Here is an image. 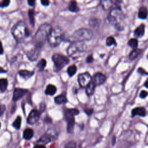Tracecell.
<instances>
[{
  "label": "cell",
  "mask_w": 148,
  "mask_h": 148,
  "mask_svg": "<svg viewBox=\"0 0 148 148\" xmlns=\"http://www.w3.org/2000/svg\"><path fill=\"white\" fill-rule=\"evenodd\" d=\"M124 15L120 8H115L111 9L108 16V20L118 30H123L124 28L123 20Z\"/></svg>",
  "instance_id": "cell-1"
},
{
  "label": "cell",
  "mask_w": 148,
  "mask_h": 148,
  "mask_svg": "<svg viewBox=\"0 0 148 148\" xmlns=\"http://www.w3.org/2000/svg\"><path fill=\"white\" fill-rule=\"evenodd\" d=\"M12 32L15 39L18 43L23 42L24 39L29 35V31L26 27V23L19 22L12 28Z\"/></svg>",
  "instance_id": "cell-2"
},
{
  "label": "cell",
  "mask_w": 148,
  "mask_h": 148,
  "mask_svg": "<svg viewBox=\"0 0 148 148\" xmlns=\"http://www.w3.org/2000/svg\"><path fill=\"white\" fill-rule=\"evenodd\" d=\"M87 45L83 42H73L68 47V54L73 59L81 57L86 52Z\"/></svg>",
  "instance_id": "cell-3"
},
{
  "label": "cell",
  "mask_w": 148,
  "mask_h": 148,
  "mask_svg": "<svg viewBox=\"0 0 148 148\" xmlns=\"http://www.w3.org/2000/svg\"><path fill=\"white\" fill-rule=\"evenodd\" d=\"M52 29V27L51 25L48 23H45L41 26L35 35L36 44L42 46V45L48 40V38Z\"/></svg>",
  "instance_id": "cell-4"
},
{
  "label": "cell",
  "mask_w": 148,
  "mask_h": 148,
  "mask_svg": "<svg viewBox=\"0 0 148 148\" xmlns=\"http://www.w3.org/2000/svg\"><path fill=\"white\" fill-rule=\"evenodd\" d=\"M64 39V33L60 28H52L48 38L49 44L52 47L58 46Z\"/></svg>",
  "instance_id": "cell-5"
},
{
  "label": "cell",
  "mask_w": 148,
  "mask_h": 148,
  "mask_svg": "<svg viewBox=\"0 0 148 148\" xmlns=\"http://www.w3.org/2000/svg\"><path fill=\"white\" fill-rule=\"evenodd\" d=\"M93 35L91 30L82 28L74 32L71 36V39L73 42H83L90 40Z\"/></svg>",
  "instance_id": "cell-6"
},
{
  "label": "cell",
  "mask_w": 148,
  "mask_h": 148,
  "mask_svg": "<svg viewBox=\"0 0 148 148\" xmlns=\"http://www.w3.org/2000/svg\"><path fill=\"white\" fill-rule=\"evenodd\" d=\"M52 60L54 63L55 71L61 70L69 61L67 57L59 53L54 54L52 56Z\"/></svg>",
  "instance_id": "cell-7"
},
{
  "label": "cell",
  "mask_w": 148,
  "mask_h": 148,
  "mask_svg": "<svg viewBox=\"0 0 148 148\" xmlns=\"http://www.w3.org/2000/svg\"><path fill=\"white\" fill-rule=\"evenodd\" d=\"M78 81L82 87H85L90 83L92 81V78L89 73L85 72L79 74Z\"/></svg>",
  "instance_id": "cell-8"
},
{
  "label": "cell",
  "mask_w": 148,
  "mask_h": 148,
  "mask_svg": "<svg viewBox=\"0 0 148 148\" xmlns=\"http://www.w3.org/2000/svg\"><path fill=\"white\" fill-rule=\"evenodd\" d=\"M42 46L36 44L35 46L27 53V57L30 61H35L38 58Z\"/></svg>",
  "instance_id": "cell-9"
},
{
  "label": "cell",
  "mask_w": 148,
  "mask_h": 148,
  "mask_svg": "<svg viewBox=\"0 0 148 148\" xmlns=\"http://www.w3.org/2000/svg\"><path fill=\"white\" fill-rule=\"evenodd\" d=\"M41 112L36 109H33L31 111L28 118L27 123L30 124H34L38 122L40 119Z\"/></svg>",
  "instance_id": "cell-10"
},
{
  "label": "cell",
  "mask_w": 148,
  "mask_h": 148,
  "mask_svg": "<svg viewBox=\"0 0 148 148\" xmlns=\"http://www.w3.org/2000/svg\"><path fill=\"white\" fill-rule=\"evenodd\" d=\"M119 3L120 2L118 1H109V0H106V1H101V5L104 10L107 11L110 9H112L115 8H120L119 5L118 4V3Z\"/></svg>",
  "instance_id": "cell-11"
},
{
  "label": "cell",
  "mask_w": 148,
  "mask_h": 148,
  "mask_svg": "<svg viewBox=\"0 0 148 148\" xmlns=\"http://www.w3.org/2000/svg\"><path fill=\"white\" fill-rule=\"evenodd\" d=\"M106 78L105 75L101 72H97L93 77L92 82L95 85V86H98L102 85L106 81Z\"/></svg>",
  "instance_id": "cell-12"
},
{
  "label": "cell",
  "mask_w": 148,
  "mask_h": 148,
  "mask_svg": "<svg viewBox=\"0 0 148 148\" xmlns=\"http://www.w3.org/2000/svg\"><path fill=\"white\" fill-rule=\"evenodd\" d=\"M65 118L67 122V131L69 133H72L75 126V119L74 116L70 115L67 113L64 112Z\"/></svg>",
  "instance_id": "cell-13"
},
{
  "label": "cell",
  "mask_w": 148,
  "mask_h": 148,
  "mask_svg": "<svg viewBox=\"0 0 148 148\" xmlns=\"http://www.w3.org/2000/svg\"><path fill=\"white\" fill-rule=\"evenodd\" d=\"M27 92H28V90L26 89H20V88L16 89L13 93V100L15 101H16L20 100L23 97H24L27 93Z\"/></svg>",
  "instance_id": "cell-14"
},
{
  "label": "cell",
  "mask_w": 148,
  "mask_h": 148,
  "mask_svg": "<svg viewBox=\"0 0 148 148\" xmlns=\"http://www.w3.org/2000/svg\"><path fill=\"white\" fill-rule=\"evenodd\" d=\"M146 109L143 107L135 108L132 110V112H131L132 117H134L137 115L144 117L146 116Z\"/></svg>",
  "instance_id": "cell-15"
},
{
  "label": "cell",
  "mask_w": 148,
  "mask_h": 148,
  "mask_svg": "<svg viewBox=\"0 0 148 148\" xmlns=\"http://www.w3.org/2000/svg\"><path fill=\"white\" fill-rule=\"evenodd\" d=\"M145 26L143 24H142L138 26L134 31V35L136 37H138V38H141L142 36H143L145 33Z\"/></svg>",
  "instance_id": "cell-16"
},
{
  "label": "cell",
  "mask_w": 148,
  "mask_h": 148,
  "mask_svg": "<svg viewBox=\"0 0 148 148\" xmlns=\"http://www.w3.org/2000/svg\"><path fill=\"white\" fill-rule=\"evenodd\" d=\"M19 73L21 77L25 79H27L31 78L34 75V72L28 70H21L19 71Z\"/></svg>",
  "instance_id": "cell-17"
},
{
  "label": "cell",
  "mask_w": 148,
  "mask_h": 148,
  "mask_svg": "<svg viewBox=\"0 0 148 148\" xmlns=\"http://www.w3.org/2000/svg\"><path fill=\"white\" fill-rule=\"evenodd\" d=\"M67 101H68V100H67V97L63 94L59 95V96H57L54 99L55 103L58 104V105L65 104L67 102Z\"/></svg>",
  "instance_id": "cell-18"
},
{
  "label": "cell",
  "mask_w": 148,
  "mask_h": 148,
  "mask_svg": "<svg viewBox=\"0 0 148 148\" xmlns=\"http://www.w3.org/2000/svg\"><path fill=\"white\" fill-rule=\"evenodd\" d=\"M57 91V88L53 85H49L45 90V94L49 96L54 95Z\"/></svg>",
  "instance_id": "cell-19"
},
{
  "label": "cell",
  "mask_w": 148,
  "mask_h": 148,
  "mask_svg": "<svg viewBox=\"0 0 148 148\" xmlns=\"http://www.w3.org/2000/svg\"><path fill=\"white\" fill-rule=\"evenodd\" d=\"M142 52V50L139 49H134L129 54V58L131 60H133L137 58Z\"/></svg>",
  "instance_id": "cell-20"
},
{
  "label": "cell",
  "mask_w": 148,
  "mask_h": 148,
  "mask_svg": "<svg viewBox=\"0 0 148 148\" xmlns=\"http://www.w3.org/2000/svg\"><path fill=\"white\" fill-rule=\"evenodd\" d=\"M86 87V94H87V96H92L94 93L95 87H96L95 85L92 82H91L90 83L89 85H87Z\"/></svg>",
  "instance_id": "cell-21"
},
{
  "label": "cell",
  "mask_w": 148,
  "mask_h": 148,
  "mask_svg": "<svg viewBox=\"0 0 148 148\" xmlns=\"http://www.w3.org/2000/svg\"><path fill=\"white\" fill-rule=\"evenodd\" d=\"M138 17L141 19H145L147 17V8L146 7L143 6L141 7L138 12Z\"/></svg>",
  "instance_id": "cell-22"
},
{
  "label": "cell",
  "mask_w": 148,
  "mask_h": 148,
  "mask_svg": "<svg viewBox=\"0 0 148 148\" xmlns=\"http://www.w3.org/2000/svg\"><path fill=\"white\" fill-rule=\"evenodd\" d=\"M68 9L71 12H78L79 11V8L78 7L76 1H71L68 6Z\"/></svg>",
  "instance_id": "cell-23"
},
{
  "label": "cell",
  "mask_w": 148,
  "mask_h": 148,
  "mask_svg": "<svg viewBox=\"0 0 148 148\" xmlns=\"http://www.w3.org/2000/svg\"><path fill=\"white\" fill-rule=\"evenodd\" d=\"M51 140H52L51 135L49 134H45L41 137V138L38 141V142L46 144L50 142Z\"/></svg>",
  "instance_id": "cell-24"
},
{
  "label": "cell",
  "mask_w": 148,
  "mask_h": 148,
  "mask_svg": "<svg viewBox=\"0 0 148 148\" xmlns=\"http://www.w3.org/2000/svg\"><path fill=\"white\" fill-rule=\"evenodd\" d=\"M34 135V131L31 128H27L23 133V137L26 140H29L32 138Z\"/></svg>",
  "instance_id": "cell-25"
},
{
  "label": "cell",
  "mask_w": 148,
  "mask_h": 148,
  "mask_svg": "<svg viewBox=\"0 0 148 148\" xmlns=\"http://www.w3.org/2000/svg\"><path fill=\"white\" fill-rule=\"evenodd\" d=\"M77 71V67L75 65H72L68 68L67 73L69 77H72L76 73Z\"/></svg>",
  "instance_id": "cell-26"
},
{
  "label": "cell",
  "mask_w": 148,
  "mask_h": 148,
  "mask_svg": "<svg viewBox=\"0 0 148 148\" xmlns=\"http://www.w3.org/2000/svg\"><path fill=\"white\" fill-rule=\"evenodd\" d=\"M8 81L6 79H0V90L4 92L6 90L8 86Z\"/></svg>",
  "instance_id": "cell-27"
},
{
  "label": "cell",
  "mask_w": 148,
  "mask_h": 148,
  "mask_svg": "<svg viewBox=\"0 0 148 148\" xmlns=\"http://www.w3.org/2000/svg\"><path fill=\"white\" fill-rule=\"evenodd\" d=\"M65 113H67L70 115H72L73 116H75L79 114V110L75 108H72V109H67L65 110Z\"/></svg>",
  "instance_id": "cell-28"
},
{
  "label": "cell",
  "mask_w": 148,
  "mask_h": 148,
  "mask_svg": "<svg viewBox=\"0 0 148 148\" xmlns=\"http://www.w3.org/2000/svg\"><path fill=\"white\" fill-rule=\"evenodd\" d=\"M106 45L108 46L116 45V41L113 36H109L106 40Z\"/></svg>",
  "instance_id": "cell-29"
},
{
  "label": "cell",
  "mask_w": 148,
  "mask_h": 148,
  "mask_svg": "<svg viewBox=\"0 0 148 148\" xmlns=\"http://www.w3.org/2000/svg\"><path fill=\"white\" fill-rule=\"evenodd\" d=\"M128 45L130 46L131 48H133L134 49H137L138 45V40L135 38H132L128 42Z\"/></svg>",
  "instance_id": "cell-30"
},
{
  "label": "cell",
  "mask_w": 148,
  "mask_h": 148,
  "mask_svg": "<svg viewBox=\"0 0 148 148\" xmlns=\"http://www.w3.org/2000/svg\"><path fill=\"white\" fill-rule=\"evenodd\" d=\"M46 65V61L44 59H42L38 62V64H37L36 67L39 69L40 71H42L45 68Z\"/></svg>",
  "instance_id": "cell-31"
},
{
  "label": "cell",
  "mask_w": 148,
  "mask_h": 148,
  "mask_svg": "<svg viewBox=\"0 0 148 148\" xmlns=\"http://www.w3.org/2000/svg\"><path fill=\"white\" fill-rule=\"evenodd\" d=\"M28 16L30 19V22L31 24L34 26L35 24V18H34V10L30 9L28 11Z\"/></svg>",
  "instance_id": "cell-32"
},
{
  "label": "cell",
  "mask_w": 148,
  "mask_h": 148,
  "mask_svg": "<svg viewBox=\"0 0 148 148\" xmlns=\"http://www.w3.org/2000/svg\"><path fill=\"white\" fill-rule=\"evenodd\" d=\"M21 123H22V118L20 116H18L15 121L13 123V126L16 128V129H19L21 126Z\"/></svg>",
  "instance_id": "cell-33"
},
{
  "label": "cell",
  "mask_w": 148,
  "mask_h": 148,
  "mask_svg": "<svg viewBox=\"0 0 148 148\" xmlns=\"http://www.w3.org/2000/svg\"><path fill=\"white\" fill-rule=\"evenodd\" d=\"M100 20L98 19H91L89 21V24L91 27H97L100 24Z\"/></svg>",
  "instance_id": "cell-34"
},
{
  "label": "cell",
  "mask_w": 148,
  "mask_h": 148,
  "mask_svg": "<svg viewBox=\"0 0 148 148\" xmlns=\"http://www.w3.org/2000/svg\"><path fill=\"white\" fill-rule=\"evenodd\" d=\"M75 147H76V143L73 141H71L68 142L65 146V148H75Z\"/></svg>",
  "instance_id": "cell-35"
},
{
  "label": "cell",
  "mask_w": 148,
  "mask_h": 148,
  "mask_svg": "<svg viewBox=\"0 0 148 148\" xmlns=\"http://www.w3.org/2000/svg\"><path fill=\"white\" fill-rule=\"evenodd\" d=\"M10 4V1L8 0H5V1H2L1 3H0V7L1 8H4L8 7Z\"/></svg>",
  "instance_id": "cell-36"
},
{
  "label": "cell",
  "mask_w": 148,
  "mask_h": 148,
  "mask_svg": "<svg viewBox=\"0 0 148 148\" xmlns=\"http://www.w3.org/2000/svg\"><path fill=\"white\" fill-rule=\"evenodd\" d=\"M5 109H6L5 106L4 105L0 104V116H2L4 114V113L5 111Z\"/></svg>",
  "instance_id": "cell-37"
},
{
  "label": "cell",
  "mask_w": 148,
  "mask_h": 148,
  "mask_svg": "<svg viewBox=\"0 0 148 148\" xmlns=\"http://www.w3.org/2000/svg\"><path fill=\"white\" fill-rule=\"evenodd\" d=\"M147 96V92L145 90H142L141 91L140 94H139V96L141 98H145Z\"/></svg>",
  "instance_id": "cell-38"
},
{
  "label": "cell",
  "mask_w": 148,
  "mask_h": 148,
  "mask_svg": "<svg viewBox=\"0 0 148 148\" xmlns=\"http://www.w3.org/2000/svg\"><path fill=\"white\" fill-rule=\"evenodd\" d=\"M138 72L140 73V74H142V75H147V72L143 68H139L138 69Z\"/></svg>",
  "instance_id": "cell-39"
},
{
  "label": "cell",
  "mask_w": 148,
  "mask_h": 148,
  "mask_svg": "<svg viewBox=\"0 0 148 148\" xmlns=\"http://www.w3.org/2000/svg\"><path fill=\"white\" fill-rule=\"evenodd\" d=\"M85 112L87 115H91L93 112V109H85Z\"/></svg>",
  "instance_id": "cell-40"
},
{
  "label": "cell",
  "mask_w": 148,
  "mask_h": 148,
  "mask_svg": "<svg viewBox=\"0 0 148 148\" xmlns=\"http://www.w3.org/2000/svg\"><path fill=\"white\" fill-rule=\"evenodd\" d=\"M86 61L88 63H91L93 61V57L91 54L89 55L87 58H86Z\"/></svg>",
  "instance_id": "cell-41"
},
{
  "label": "cell",
  "mask_w": 148,
  "mask_h": 148,
  "mask_svg": "<svg viewBox=\"0 0 148 148\" xmlns=\"http://www.w3.org/2000/svg\"><path fill=\"white\" fill-rule=\"evenodd\" d=\"M50 2L48 0H42L41 1V4L44 6H48L49 5Z\"/></svg>",
  "instance_id": "cell-42"
},
{
  "label": "cell",
  "mask_w": 148,
  "mask_h": 148,
  "mask_svg": "<svg viewBox=\"0 0 148 148\" xmlns=\"http://www.w3.org/2000/svg\"><path fill=\"white\" fill-rule=\"evenodd\" d=\"M28 4L31 7H34L35 4V0H28Z\"/></svg>",
  "instance_id": "cell-43"
},
{
  "label": "cell",
  "mask_w": 148,
  "mask_h": 148,
  "mask_svg": "<svg viewBox=\"0 0 148 148\" xmlns=\"http://www.w3.org/2000/svg\"><path fill=\"white\" fill-rule=\"evenodd\" d=\"M34 148H46V147L43 145H35Z\"/></svg>",
  "instance_id": "cell-44"
},
{
  "label": "cell",
  "mask_w": 148,
  "mask_h": 148,
  "mask_svg": "<svg viewBox=\"0 0 148 148\" xmlns=\"http://www.w3.org/2000/svg\"><path fill=\"white\" fill-rule=\"evenodd\" d=\"M4 53V49L3 48V45L2 43L0 42V54H1Z\"/></svg>",
  "instance_id": "cell-45"
},
{
  "label": "cell",
  "mask_w": 148,
  "mask_h": 148,
  "mask_svg": "<svg viewBox=\"0 0 148 148\" xmlns=\"http://www.w3.org/2000/svg\"><path fill=\"white\" fill-rule=\"evenodd\" d=\"M45 122H46V123H51V122H52V119H51L50 118L47 117V118H46L45 119Z\"/></svg>",
  "instance_id": "cell-46"
},
{
  "label": "cell",
  "mask_w": 148,
  "mask_h": 148,
  "mask_svg": "<svg viewBox=\"0 0 148 148\" xmlns=\"http://www.w3.org/2000/svg\"><path fill=\"white\" fill-rule=\"evenodd\" d=\"M7 72V71L5 70L4 68L0 67V73H5Z\"/></svg>",
  "instance_id": "cell-47"
},
{
  "label": "cell",
  "mask_w": 148,
  "mask_h": 148,
  "mask_svg": "<svg viewBox=\"0 0 148 148\" xmlns=\"http://www.w3.org/2000/svg\"><path fill=\"white\" fill-rule=\"evenodd\" d=\"M116 137L114 136V137H113V139H112V145H114L115 144V143H116Z\"/></svg>",
  "instance_id": "cell-48"
},
{
  "label": "cell",
  "mask_w": 148,
  "mask_h": 148,
  "mask_svg": "<svg viewBox=\"0 0 148 148\" xmlns=\"http://www.w3.org/2000/svg\"><path fill=\"white\" fill-rule=\"evenodd\" d=\"M147 81H146L145 82V87H146V88H148V86L147 85Z\"/></svg>",
  "instance_id": "cell-49"
},
{
  "label": "cell",
  "mask_w": 148,
  "mask_h": 148,
  "mask_svg": "<svg viewBox=\"0 0 148 148\" xmlns=\"http://www.w3.org/2000/svg\"><path fill=\"white\" fill-rule=\"evenodd\" d=\"M0 127H1V123H0Z\"/></svg>",
  "instance_id": "cell-50"
}]
</instances>
